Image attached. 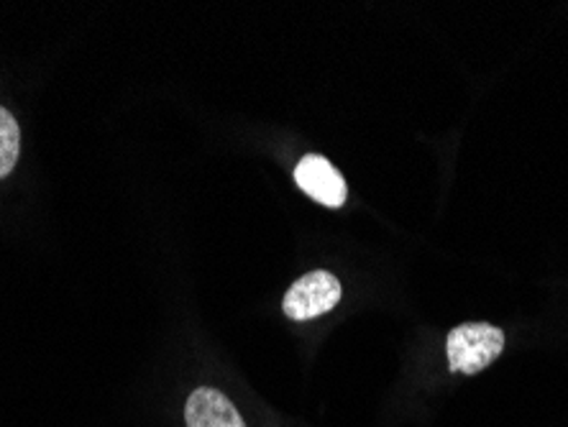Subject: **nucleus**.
<instances>
[{
  "instance_id": "nucleus-5",
  "label": "nucleus",
  "mask_w": 568,
  "mask_h": 427,
  "mask_svg": "<svg viewBox=\"0 0 568 427\" xmlns=\"http://www.w3.org/2000/svg\"><path fill=\"white\" fill-rule=\"evenodd\" d=\"M21 152V131L19 123L6 108H0V180L13 172Z\"/></svg>"
},
{
  "instance_id": "nucleus-4",
  "label": "nucleus",
  "mask_w": 568,
  "mask_h": 427,
  "mask_svg": "<svg viewBox=\"0 0 568 427\" xmlns=\"http://www.w3.org/2000/svg\"><path fill=\"white\" fill-rule=\"evenodd\" d=\"M187 427H246L233 401L219 389L200 387L185 405Z\"/></svg>"
},
{
  "instance_id": "nucleus-1",
  "label": "nucleus",
  "mask_w": 568,
  "mask_h": 427,
  "mask_svg": "<svg viewBox=\"0 0 568 427\" xmlns=\"http://www.w3.org/2000/svg\"><path fill=\"white\" fill-rule=\"evenodd\" d=\"M505 350V333L489 323H464L448 333L446 354L454 374H479Z\"/></svg>"
},
{
  "instance_id": "nucleus-3",
  "label": "nucleus",
  "mask_w": 568,
  "mask_h": 427,
  "mask_svg": "<svg viewBox=\"0 0 568 427\" xmlns=\"http://www.w3.org/2000/svg\"><path fill=\"white\" fill-rule=\"evenodd\" d=\"M297 187L311 195L315 203L325 207H341L346 203V182L328 159L321 154H307L295 170Z\"/></svg>"
},
{
  "instance_id": "nucleus-2",
  "label": "nucleus",
  "mask_w": 568,
  "mask_h": 427,
  "mask_svg": "<svg viewBox=\"0 0 568 427\" xmlns=\"http://www.w3.org/2000/svg\"><path fill=\"white\" fill-rule=\"evenodd\" d=\"M341 303V282L328 272H311L292 284L284 295V315L290 321H313Z\"/></svg>"
}]
</instances>
